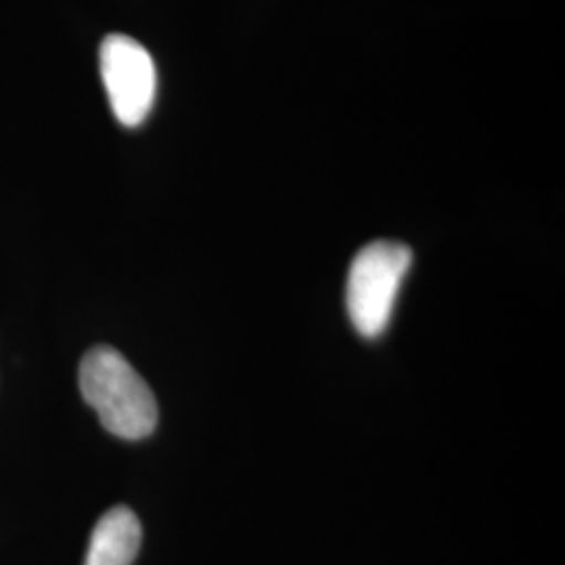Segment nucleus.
Masks as SVG:
<instances>
[{"label": "nucleus", "mask_w": 565, "mask_h": 565, "mask_svg": "<svg viewBox=\"0 0 565 565\" xmlns=\"http://www.w3.org/2000/svg\"><path fill=\"white\" fill-rule=\"evenodd\" d=\"M82 398L103 427L124 440H142L158 427V403L135 366L109 345H97L81 363Z\"/></svg>", "instance_id": "obj_1"}, {"label": "nucleus", "mask_w": 565, "mask_h": 565, "mask_svg": "<svg viewBox=\"0 0 565 565\" xmlns=\"http://www.w3.org/2000/svg\"><path fill=\"white\" fill-rule=\"evenodd\" d=\"M411 263V247L396 242L369 243L354 256L345 285V306L350 321L363 338L384 333Z\"/></svg>", "instance_id": "obj_2"}, {"label": "nucleus", "mask_w": 565, "mask_h": 565, "mask_svg": "<svg viewBox=\"0 0 565 565\" xmlns=\"http://www.w3.org/2000/svg\"><path fill=\"white\" fill-rule=\"evenodd\" d=\"M99 63L114 116L128 128L142 124L158 90V72L149 51L130 36L109 34L103 41Z\"/></svg>", "instance_id": "obj_3"}, {"label": "nucleus", "mask_w": 565, "mask_h": 565, "mask_svg": "<svg viewBox=\"0 0 565 565\" xmlns=\"http://www.w3.org/2000/svg\"><path fill=\"white\" fill-rule=\"evenodd\" d=\"M142 527L128 507L109 509L95 525L84 565H132L141 548Z\"/></svg>", "instance_id": "obj_4"}]
</instances>
